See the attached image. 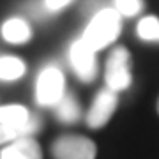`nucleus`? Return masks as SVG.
Returning <instances> with one entry per match:
<instances>
[{
    "label": "nucleus",
    "instance_id": "nucleus-1",
    "mask_svg": "<svg viewBox=\"0 0 159 159\" xmlns=\"http://www.w3.org/2000/svg\"><path fill=\"white\" fill-rule=\"evenodd\" d=\"M120 14L115 9H101L92 16L90 23L87 25L81 39L85 44L94 51H99L102 48L110 46L117 41L120 34Z\"/></svg>",
    "mask_w": 159,
    "mask_h": 159
},
{
    "label": "nucleus",
    "instance_id": "nucleus-2",
    "mask_svg": "<svg viewBox=\"0 0 159 159\" xmlns=\"http://www.w3.org/2000/svg\"><path fill=\"white\" fill-rule=\"evenodd\" d=\"M106 87L113 92H122L131 87L133 74H131V55L129 50L124 46H117L111 50L106 60Z\"/></svg>",
    "mask_w": 159,
    "mask_h": 159
},
{
    "label": "nucleus",
    "instance_id": "nucleus-3",
    "mask_svg": "<svg viewBox=\"0 0 159 159\" xmlns=\"http://www.w3.org/2000/svg\"><path fill=\"white\" fill-rule=\"evenodd\" d=\"M64 74L57 66H46L35 81V101L41 106H55L64 97Z\"/></svg>",
    "mask_w": 159,
    "mask_h": 159
},
{
    "label": "nucleus",
    "instance_id": "nucleus-4",
    "mask_svg": "<svg viewBox=\"0 0 159 159\" xmlns=\"http://www.w3.org/2000/svg\"><path fill=\"white\" fill-rule=\"evenodd\" d=\"M0 125L16 133L18 138H25L41 129V120L21 104L0 106Z\"/></svg>",
    "mask_w": 159,
    "mask_h": 159
},
{
    "label": "nucleus",
    "instance_id": "nucleus-5",
    "mask_svg": "<svg viewBox=\"0 0 159 159\" xmlns=\"http://www.w3.org/2000/svg\"><path fill=\"white\" fill-rule=\"evenodd\" d=\"M55 159H96L97 148L90 138L80 134H64L51 145Z\"/></svg>",
    "mask_w": 159,
    "mask_h": 159
},
{
    "label": "nucleus",
    "instance_id": "nucleus-6",
    "mask_svg": "<svg viewBox=\"0 0 159 159\" xmlns=\"http://www.w3.org/2000/svg\"><path fill=\"white\" fill-rule=\"evenodd\" d=\"M69 62H71V67L76 73L81 81L85 83H90L94 81L97 76V58H96V51L89 48L85 44V41L76 39L69 48Z\"/></svg>",
    "mask_w": 159,
    "mask_h": 159
},
{
    "label": "nucleus",
    "instance_id": "nucleus-7",
    "mask_svg": "<svg viewBox=\"0 0 159 159\" xmlns=\"http://www.w3.org/2000/svg\"><path fill=\"white\" fill-rule=\"evenodd\" d=\"M117 102H119L117 92H113L108 87L97 92L94 101H92L90 110L87 113V124H89V127H92V129L104 127V125L108 124V120L113 117Z\"/></svg>",
    "mask_w": 159,
    "mask_h": 159
},
{
    "label": "nucleus",
    "instance_id": "nucleus-8",
    "mask_svg": "<svg viewBox=\"0 0 159 159\" xmlns=\"http://www.w3.org/2000/svg\"><path fill=\"white\" fill-rule=\"evenodd\" d=\"M0 159H43L39 143L30 136L16 138L7 147L2 148Z\"/></svg>",
    "mask_w": 159,
    "mask_h": 159
},
{
    "label": "nucleus",
    "instance_id": "nucleus-9",
    "mask_svg": "<svg viewBox=\"0 0 159 159\" xmlns=\"http://www.w3.org/2000/svg\"><path fill=\"white\" fill-rule=\"evenodd\" d=\"M0 34H2L4 41L11 43V44H25L32 37V29H30L27 20L16 16V18H9L2 23Z\"/></svg>",
    "mask_w": 159,
    "mask_h": 159
},
{
    "label": "nucleus",
    "instance_id": "nucleus-10",
    "mask_svg": "<svg viewBox=\"0 0 159 159\" xmlns=\"http://www.w3.org/2000/svg\"><path fill=\"white\" fill-rule=\"evenodd\" d=\"M25 62L21 58L12 55H2L0 57V80L2 81H14L25 74Z\"/></svg>",
    "mask_w": 159,
    "mask_h": 159
},
{
    "label": "nucleus",
    "instance_id": "nucleus-11",
    "mask_svg": "<svg viewBox=\"0 0 159 159\" xmlns=\"http://www.w3.org/2000/svg\"><path fill=\"white\" fill-rule=\"evenodd\" d=\"M55 113H57L58 120L71 124V122H76L80 119L81 111H80L78 101L71 94H64V97L55 104Z\"/></svg>",
    "mask_w": 159,
    "mask_h": 159
},
{
    "label": "nucleus",
    "instance_id": "nucleus-12",
    "mask_svg": "<svg viewBox=\"0 0 159 159\" xmlns=\"http://www.w3.org/2000/svg\"><path fill=\"white\" fill-rule=\"evenodd\" d=\"M138 37L147 43H159V18L145 16L140 20L136 27Z\"/></svg>",
    "mask_w": 159,
    "mask_h": 159
},
{
    "label": "nucleus",
    "instance_id": "nucleus-13",
    "mask_svg": "<svg viewBox=\"0 0 159 159\" xmlns=\"http://www.w3.org/2000/svg\"><path fill=\"white\" fill-rule=\"evenodd\" d=\"M115 11L119 12L120 16L133 18L136 16L138 12L143 9V0H113Z\"/></svg>",
    "mask_w": 159,
    "mask_h": 159
},
{
    "label": "nucleus",
    "instance_id": "nucleus-14",
    "mask_svg": "<svg viewBox=\"0 0 159 159\" xmlns=\"http://www.w3.org/2000/svg\"><path fill=\"white\" fill-rule=\"evenodd\" d=\"M27 11H29V14L32 18H35V20H44V18L50 16V11L46 9L43 0H32L29 4V7H27Z\"/></svg>",
    "mask_w": 159,
    "mask_h": 159
},
{
    "label": "nucleus",
    "instance_id": "nucleus-15",
    "mask_svg": "<svg viewBox=\"0 0 159 159\" xmlns=\"http://www.w3.org/2000/svg\"><path fill=\"white\" fill-rule=\"evenodd\" d=\"M43 2H44L46 9L50 11V14H53V12L62 11L64 7H67L73 0H43Z\"/></svg>",
    "mask_w": 159,
    "mask_h": 159
},
{
    "label": "nucleus",
    "instance_id": "nucleus-16",
    "mask_svg": "<svg viewBox=\"0 0 159 159\" xmlns=\"http://www.w3.org/2000/svg\"><path fill=\"white\" fill-rule=\"evenodd\" d=\"M16 133L11 129H7L4 125H0V145L2 143H7V142H12V140H16Z\"/></svg>",
    "mask_w": 159,
    "mask_h": 159
},
{
    "label": "nucleus",
    "instance_id": "nucleus-17",
    "mask_svg": "<svg viewBox=\"0 0 159 159\" xmlns=\"http://www.w3.org/2000/svg\"><path fill=\"white\" fill-rule=\"evenodd\" d=\"M99 4H101V0H83V11L85 12H92V16L96 14V12H99L101 9H99Z\"/></svg>",
    "mask_w": 159,
    "mask_h": 159
},
{
    "label": "nucleus",
    "instance_id": "nucleus-18",
    "mask_svg": "<svg viewBox=\"0 0 159 159\" xmlns=\"http://www.w3.org/2000/svg\"><path fill=\"white\" fill-rule=\"evenodd\" d=\"M157 113H159V99H157Z\"/></svg>",
    "mask_w": 159,
    "mask_h": 159
}]
</instances>
